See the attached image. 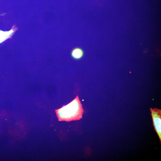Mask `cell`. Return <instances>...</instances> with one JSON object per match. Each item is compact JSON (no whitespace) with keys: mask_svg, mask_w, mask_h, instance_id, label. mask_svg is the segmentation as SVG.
<instances>
[{"mask_svg":"<svg viewBox=\"0 0 161 161\" xmlns=\"http://www.w3.org/2000/svg\"><path fill=\"white\" fill-rule=\"evenodd\" d=\"M17 28L14 25L11 30L8 31H3L0 30V44L7 39L11 38Z\"/></svg>","mask_w":161,"mask_h":161,"instance_id":"obj_3","label":"cell"},{"mask_svg":"<svg viewBox=\"0 0 161 161\" xmlns=\"http://www.w3.org/2000/svg\"><path fill=\"white\" fill-rule=\"evenodd\" d=\"M55 112L59 121L69 122L81 119L84 110L77 95L71 102Z\"/></svg>","mask_w":161,"mask_h":161,"instance_id":"obj_1","label":"cell"},{"mask_svg":"<svg viewBox=\"0 0 161 161\" xmlns=\"http://www.w3.org/2000/svg\"><path fill=\"white\" fill-rule=\"evenodd\" d=\"M83 50L79 48L74 49L71 52L72 57L75 59L80 58L83 56Z\"/></svg>","mask_w":161,"mask_h":161,"instance_id":"obj_4","label":"cell"},{"mask_svg":"<svg viewBox=\"0 0 161 161\" xmlns=\"http://www.w3.org/2000/svg\"><path fill=\"white\" fill-rule=\"evenodd\" d=\"M154 130L161 142V110L156 108L150 109Z\"/></svg>","mask_w":161,"mask_h":161,"instance_id":"obj_2","label":"cell"}]
</instances>
